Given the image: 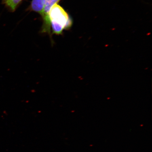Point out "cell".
<instances>
[{
	"label": "cell",
	"mask_w": 152,
	"mask_h": 152,
	"mask_svg": "<svg viewBox=\"0 0 152 152\" xmlns=\"http://www.w3.org/2000/svg\"><path fill=\"white\" fill-rule=\"evenodd\" d=\"M50 25L53 33L57 35L62 34L64 29L71 28L72 21L64 9L57 4L53 6L49 13Z\"/></svg>",
	"instance_id": "cell-1"
},
{
	"label": "cell",
	"mask_w": 152,
	"mask_h": 152,
	"mask_svg": "<svg viewBox=\"0 0 152 152\" xmlns=\"http://www.w3.org/2000/svg\"><path fill=\"white\" fill-rule=\"evenodd\" d=\"M60 0H45L44 7L42 16L44 23L43 31L45 32H50V23L49 18V13L51 8L54 4H57Z\"/></svg>",
	"instance_id": "cell-2"
},
{
	"label": "cell",
	"mask_w": 152,
	"mask_h": 152,
	"mask_svg": "<svg viewBox=\"0 0 152 152\" xmlns=\"http://www.w3.org/2000/svg\"><path fill=\"white\" fill-rule=\"evenodd\" d=\"M45 0H33L31 9L32 10L42 15Z\"/></svg>",
	"instance_id": "cell-3"
},
{
	"label": "cell",
	"mask_w": 152,
	"mask_h": 152,
	"mask_svg": "<svg viewBox=\"0 0 152 152\" xmlns=\"http://www.w3.org/2000/svg\"><path fill=\"white\" fill-rule=\"evenodd\" d=\"M22 0H3V3L11 11H14Z\"/></svg>",
	"instance_id": "cell-4"
}]
</instances>
